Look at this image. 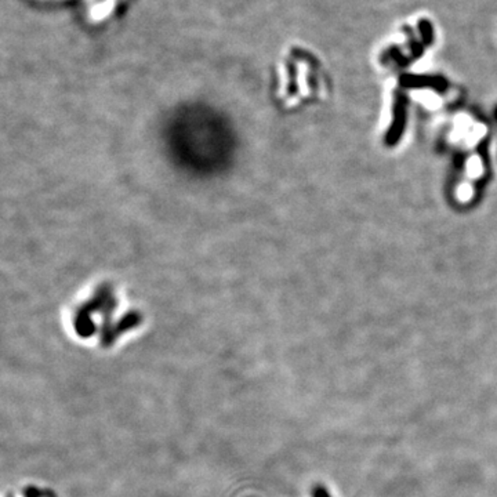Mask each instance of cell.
<instances>
[{"label": "cell", "mask_w": 497, "mask_h": 497, "mask_svg": "<svg viewBox=\"0 0 497 497\" xmlns=\"http://www.w3.org/2000/svg\"><path fill=\"white\" fill-rule=\"evenodd\" d=\"M494 115H496V120H497V108H496V112H494Z\"/></svg>", "instance_id": "3"}, {"label": "cell", "mask_w": 497, "mask_h": 497, "mask_svg": "<svg viewBox=\"0 0 497 497\" xmlns=\"http://www.w3.org/2000/svg\"><path fill=\"white\" fill-rule=\"evenodd\" d=\"M407 98L402 92L395 94V104H394V117L392 125L388 129L384 142L387 147H394L399 141L403 134L406 126V117H407Z\"/></svg>", "instance_id": "1"}, {"label": "cell", "mask_w": 497, "mask_h": 497, "mask_svg": "<svg viewBox=\"0 0 497 497\" xmlns=\"http://www.w3.org/2000/svg\"><path fill=\"white\" fill-rule=\"evenodd\" d=\"M401 86L405 89H420V87H431L439 93H445L447 89V81L439 76H415L405 75L401 77Z\"/></svg>", "instance_id": "2"}]
</instances>
